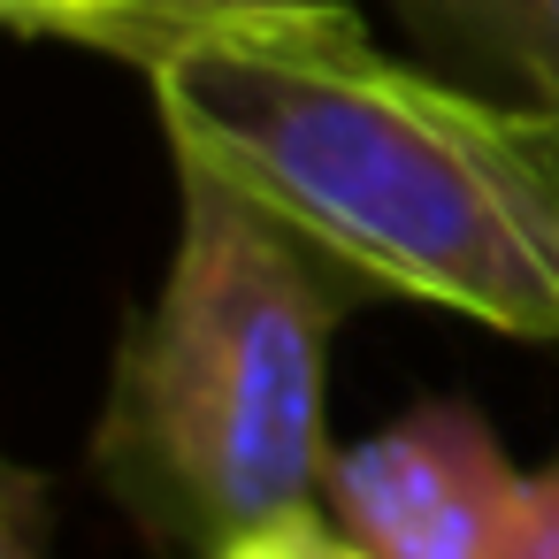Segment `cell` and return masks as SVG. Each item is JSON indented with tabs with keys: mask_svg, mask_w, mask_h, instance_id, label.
I'll list each match as a JSON object with an SVG mask.
<instances>
[{
	"mask_svg": "<svg viewBox=\"0 0 559 559\" xmlns=\"http://www.w3.org/2000/svg\"><path fill=\"white\" fill-rule=\"evenodd\" d=\"M200 162L391 299L559 337V123L399 62L345 0H238L146 62Z\"/></svg>",
	"mask_w": 559,
	"mask_h": 559,
	"instance_id": "obj_1",
	"label": "cell"
},
{
	"mask_svg": "<svg viewBox=\"0 0 559 559\" xmlns=\"http://www.w3.org/2000/svg\"><path fill=\"white\" fill-rule=\"evenodd\" d=\"M376 299L337 253L230 177L177 162V253L123 330L93 475L162 559H215L230 536L322 506L330 337Z\"/></svg>",
	"mask_w": 559,
	"mask_h": 559,
	"instance_id": "obj_2",
	"label": "cell"
},
{
	"mask_svg": "<svg viewBox=\"0 0 559 559\" xmlns=\"http://www.w3.org/2000/svg\"><path fill=\"white\" fill-rule=\"evenodd\" d=\"M528 475L467 399H421L330 460L322 506L376 559H513Z\"/></svg>",
	"mask_w": 559,
	"mask_h": 559,
	"instance_id": "obj_3",
	"label": "cell"
},
{
	"mask_svg": "<svg viewBox=\"0 0 559 559\" xmlns=\"http://www.w3.org/2000/svg\"><path fill=\"white\" fill-rule=\"evenodd\" d=\"M383 9L444 78L559 123V0H383Z\"/></svg>",
	"mask_w": 559,
	"mask_h": 559,
	"instance_id": "obj_4",
	"label": "cell"
},
{
	"mask_svg": "<svg viewBox=\"0 0 559 559\" xmlns=\"http://www.w3.org/2000/svg\"><path fill=\"white\" fill-rule=\"evenodd\" d=\"M238 9V0H0L9 32L24 39H70V47H100V55H123V62H154L177 32L207 24Z\"/></svg>",
	"mask_w": 559,
	"mask_h": 559,
	"instance_id": "obj_5",
	"label": "cell"
},
{
	"mask_svg": "<svg viewBox=\"0 0 559 559\" xmlns=\"http://www.w3.org/2000/svg\"><path fill=\"white\" fill-rule=\"evenodd\" d=\"M215 559H376L360 536H345L330 521V506H299V513H276L246 536H230Z\"/></svg>",
	"mask_w": 559,
	"mask_h": 559,
	"instance_id": "obj_6",
	"label": "cell"
},
{
	"mask_svg": "<svg viewBox=\"0 0 559 559\" xmlns=\"http://www.w3.org/2000/svg\"><path fill=\"white\" fill-rule=\"evenodd\" d=\"M513 559H559V460L528 475V498H521V536H513Z\"/></svg>",
	"mask_w": 559,
	"mask_h": 559,
	"instance_id": "obj_7",
	"label": "cell"
},
{
	"mask_svg": "<svg viewBox=\"0 0 559 559\" xmlns=\"http://www.w3.org/2000/svg\"><path fill=\"white\" fill-rule=\"evenodd\" d=\"M0 559H47L39 551V475L32 467L9 475V544H0Z\"/></svg>",
	"mask_w": 559,
	"mask_h": 559,
	"instance_id": "obj_8",
	"label": "cell"
}]
</instances>
